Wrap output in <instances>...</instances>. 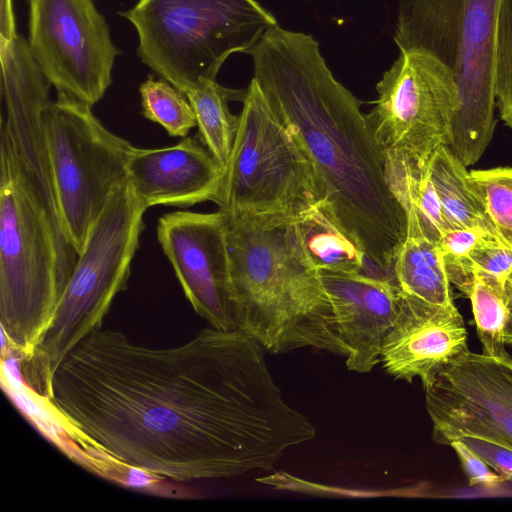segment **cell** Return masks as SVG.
<instances>
[{"instance_id":"cell-7","label":"cell","mask_w":512,"mask_h":512,"mask_svg":"<svg viewBox=\"0 0 512 512\" xmlns=\"http://www.w3.org/2000/svg\"><path fill=\"white\" fill-rule=\"evenodd\" d=\"M118 14L136 30L141 62L184 94L278 24L256 0H138Z\"/></svg>"},{"instance_id":"cell-10","label":"cell","mask_w":512,"mask_h":512,"mask_svg":"<svg viewBox=\"0 0 512 512\" xmlns=\"http://www.w3.org/2000/svg\"><path fill=\"white\" fill-rule=\"evenodd\" d=\"M375 107L365 115L383 154L420 165L440 146H449L459 109L452 72L423 52H401L376 85Z\"/></svg>"},{"instance_id":"cell-19","label":"cell","mask_w":512,"mask_h":512,"mask_svg":"<svg viewBox=\"0 0 512 512\" xmlns=\"http://www.w3.org/2000/svg\"><path fill=\"white\" fill-rule=\"evenodd\" d=\"M387 184L404 211L405 218H414L422 232L438 241L451 230L442 211L428 171V163L396 155L384 154Z\"/></svg>"},{"instance_id":"cell-16","label":"cell","mask_w":512,"mask_h":512,"mask_svg":"<svg viewBox=\"0 0 512 512\" xmlns=\"http://www.w3.org/2000/svg\"><path fill=\"white\" fill-rule=\"evenodd\" d=\"M223 167L194 137L163 148L133 147L127 181L136 199L146 208L158 205L189 207L214 201Z\"/></svg>"},{"instance_id":"cell-1","label":"cell","mask_w":512,"mask_h":512,"mask_svg":"<svg viewBox=\"0 0 512 512\" xmlns=\"http://www.w3.org/2000/svg\"><path fill=\"white\" fill-rule=\"evenodd\" d=\"M49 399L92 446L176 482L270 469L316 435L239 329L210 326L171 348L94 331L57 367Z\"/></svg>"},{"instance_id":"cell-5","label":"cell","mask_w":512,"mask_h":512,"mask_svg":"<svg viewBox=\"0 0 512 512\" xmlns=\"http://www.w3.org/2000/svg\"><path fill=\"white\" fill-rule=\"evenodd\" d=\"M502 0H399L394 42L423 52L453 74L459 92L449 148L467 167L495 128V60Z\"/></svg>"},{"instance_id":"cell-28","label":"cell","mask_w":512,"mask_h":512,"mask_svg":"<svg viewBox=\"0 0 512 512\" xmlns=\"http://www.w3.org/2000/svg\"><path fill=\"white\" fill-rule=\"evenodd\" d=\"M458 439L481 457L504 481H512V449L475 436H462Z\"/></svg>"},{"instance_id":"cell-8","label":"cell","mask_w":512,"mask_h":512,"mask_svg":"<svg viewBox=\"0 0 512 512\" xmlns=\"http://www.w3.org/2000/svg\"><path fill=\"white\" fill-rule=\"evenodd\" d=\"M233 149L214 199L228 217L297 218L325 200L322 182L296 137L252 78Z\"/></svg>"},{"instance_id":"cell-13","label":"cell","mask_w":512,"mask_h":512,"mask_svg":"<svg viewBox=\"0 0 512 512\" xmlns=\"http://www.w3.org/2000/svg\"><path fill=\"white\" fill-rule=\"evenodd\" d=\"M157 239L195 312L215 329H238L225 214H164L158 220Z\"/></svg>"},{"instance_id":"cell-23","label":"cell","mask_w":512,"mask_h":512,"mask_svg":"<svg viewBox=\"0 0 512 512\" xmlns=\"http://www.w3.org/2000/svg\"><path fill=\"white\" fill-rule=\"evenodd\" d=\"M143 116L162 126L172 137H187L197 126L187 96L165 79L149 76L139 87Z\"/></svg>"},{"instance_id":"cell-3","label":"cell","mask_w":512,"mask_h":512,"mask_svg":"<svg viewBox=\"0 0 512 512\" xmlns=\"http://www.w3.org/2000/svg\"><path fill=\"white\" fill-rule=\"evenodd\" d=\"M77 257L44 137L0 132L1 335L23 360L48 328Z\"/></svg>"},{"instance_id":"cell-12","label":"cell","mask_w":512,"mask_h":512,"mask_svg":"<svg viewBox=\"0 0 512 512\" xmlns=\"http://www.w3.org/2000/svg\"><path fill=\"white\" fill-rule=\"evenodd\" d=\"M422 384L436 443L475 436L512 449V357L468 350Z\"/></svg>"},{"instance_id":"cell-14","label":"cell","mask_w":512,"mask_h":512,"mask_svg":"<svg viewBox=\"0 0 512 512\" xmlns=\"http://www.w3.org/2000/svg\"><path fill=\"white\" fill-rule=\"evenodd\" d=\"M332 304L346 366L358 373L381 363L384 341L398 316L402 294L392 278L363 272H319Z\"/></svg>"},{"instance_id":"cell-4","label":"cell","mask_w":512,"mask_h":512,"mask_svg":"<svg viewBox=\"0 0 512 512\" xmlns=\"http://www.w3.org/2000/svg\"><path fill=\"white\" fill-rule=\"evenodd\" d=\"M226 223L237 328L272 353L312 347L346 357L296 218L226 216Z\"/></svg>"},{"instance_id":"cell-17","label":"cell","mask_w":512,"mask_h":512,"mask_svg":"<svg viewBox=\"0 0 512 512\" xmlns=\"http://www.w3.org/2000/svg\"><path fill=\"white\" fill-rule=\"evenodd\" d=\"M391 273L403 296L433 305H454L437 242L428 238L413 218H406L405 235L395 252Z\"/></svg>"},{"instance_id":"cell-24","label":"cell","mask_w":512,"mask_h":512,"mask_svg":"<svg viewBox=\"0 0 512 512\" xmlns=\"http://www.w3.org/2000/svg\"><path fill=\"white\" fill-rule=\"evenodd\" d=\"M467 182L482 203L497 238L512 245V167L471 170Z\"/></svg>"},{"instance_id":"cell-27","label":"cell","mask_w":512,"mask_h":512,"mask_svg":"<svg viewBox=\"0 0 512 512\" xmlns=\"http://www.w3.org/2000/svg\"><path fill=\"white\" fill-rule=\"evenodd\" d=\"M487 236L493 235L481 228H460L449 230L440 237L437 246L451 283L456 284L469 254Z\"/></svg>"},{"instance_id":"cell-22","label":"cell","mask_w":512,"mask_h":512,"mask_svg":"<svg viewBox=\"0 0 512 512\" xmlns=\"http://www.w3.org/2000/svg\"><path fill=\"white\" fill-rule=\"evenodd\" d=\"M468 297L484 354L509 355L505 350L504 332L509 317L505 284L481 272H473Z\"/></svg>"},{"instance_id":"cell-9","label":"cell","mask_w":512,"mask_h":512,"mask_svg":"<svg viewBox=\"0 0 512 512\" xmlns=\"http://www.w3.org/2000/svg\"><path fill=\"white\" fill-rule=\"evenodd\" d=\"M65 93L43 113L48 156L67 235L77 254L114 190L127 181L132 146Z\"/></svg>"},{"instance_id":"cell-2","label":"cell","mask_w":512,"mask_h":512,"mask_svg":"<svg viewBox=\"0 0 512 512\" xmlns=\"http://www.w3.org/2000/svg\"><path fill=\"white\" fill-rule=\"evenodd\" d=\"M249 55L253 78L314 166L331 213L370 262L391 270L405 214L362 102L334 78L309 34L277 24Z\"/></svg>"},{"instance_id":"cell-11","label":"cell","mask_w":512,"mask_h":512,"mask_svg":"<svg viewBox=\"0 0 512 512\" xmlns=\"http://www.w3.org/2000/svg\"><path fill=\"white\" fill-rule=\"evenodd\" d=\"M31 56L58 93L91 107L112 83L115 59L109 25L94 0H27Z\"/></svg>"},{"instance_id":"cell-30","label":"cell","mask_w":512,"mask_h":512,"mask_svg":"<svg viewBox=\"0 0 512 512\" xmlns=\"http://www.w3.org/2000/svg\"><path fill=\"white\" fill-rule=\"evenodd\" d=\"M505 293H506L507 305H508V310H509V317H508V321H507V324L505 327L504 342H505V345L512 346V275L506 281Z\"/></svg>"},{"instance_id":"cell-15","label":"cell","mask_w":512,"mask_h":512,"mask_svg":"<svg viewBox=\"0 0 512 512\" xmlns=\"http://www.w3.org/2000/svg\"><path fill=\"white\" fill-rule=\"evenodd\" d=\"M466 351L467 329L455 305H433L402 295L381 363L396 379L412 382L418 377L424 383Z\"/></svg>"},{"instance_id":"cell-26","label":"cell","mask_w":512,"mask_h":512,"mask_svg":"<svg viewBox=\"0 0 512 512\" xmlns=\"http://www.w3.org/2000/svg\"><path fill=\"white\" fill-rule=\"evenodd\" d=\"M495 95L502 120L512 128V0L500 6L495 60Z\"/></svg>"},{"instance_id":"cell-21","label":"cell","mask_w":512,"mask_h":512,"mask_svg":"<svg viewBox=\"0 0 512 512\" xmlns=\"http://www.w3.org/2000/svg\"><path fill=\"white\" fill-rule=\"evenodd\" d=\"M245 94L246 89L225 88L210 79L199 81L185 93L196 116L198 139L223 169L229 161L239 125V115L230 112L228 101H243Z\"/></svg>"},{"instance_id":"cell-29","label":"cell","mask_w":512,"mask_h":512,"mask_svg":"<svg viewBox=\"0 0 512 512\" xmlns=\"http://www.w3.org/2000/svg\"><path fill=\"white\" fill-rule=\"evenodd\" d=\"M449 445L457 454L470 486L495 487L504 481L499 474L492 471V468L461 440H454Z\"/></svg>"},{"instance_id":"cell-25","label":"cell","mask_w":512,"mask_h":512,"mask_svg":"<svg viewBox=\"0 0 512 512\" xmlns=\"http://www.w3.org/2000/svg\"><path fill=\"white\" fill-rule=\"evenodd\" d=\"M473 272L487 274L506 284L512 275V245L501 242L495 236H487L471 251L455 284L467 297Z\"/></svg>"},{"instance_id":"cell-6","label":"cell","mask_w":512,"mask_h":512,"mask_svg":"<svg viewBox=\"0 0 512 512\" xmlns=\"http://www.w3.org/2000/svg\"><path fill=\"white\" fill-rule=\"evenodd\" d=\"M146 210L126 181L114 190L94 222L48 328L21 363L25 382L40 394L49 397L57 367L81 341L101 329L114 298L127 289Z\"/></svg>"},{"instance_id":"cell-18","label":"cell","mask_w":512,"mask_h":512,"mask_svg":"<svg viewBox=\"0 0 512 512\" xmlns=\"http://www.w3.org/2000/svg\"><path fill=\"white\" fill-rule=\"evenodd\" d=\"M305 250L321 272L358 273L365 266L362 248L346 233L321 201L296 218Z\"/></svg>"},{"instance_id":"cell-20","label":"cell","mask_w":512,"mask_h":512,"mask_svg":"<svg viewBox=\"0 0 512 512\" xmlns=\"http://www.w3.org/2000/svg\"><path fill=\"white\" fill-rule=\"evenodd\" d=\"M428 171L451 230L481 228L497 238L482 203L468 185L469 171L448 146L433 152Z\"/></svg>"}]
</instances>
